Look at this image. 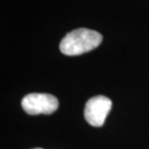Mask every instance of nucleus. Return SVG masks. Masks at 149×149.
I'll use <instances>...</instances> for the list:
<instances>
[{
	"instance_id": "f257e3e1",
	"label": "nucleus",
	"mask_w": 149,
	"mask_h": 149,
	"mask_svg": "<svg viewBox=\"0 0 149 149\" xmlns=\"http://www.w3.org/2000/svg\"><path fill=\"white\" fill-rule=\"evenodd\" d=\"M103 36L99 32L87 28H79L69 32L60 42V52L65 55L74 56L88 52L102 43Z\"/></svg>"
},
{
	"instance_id": "f03ea898",
	"label": "nucleus",
	"mask_w": 149,
	"mask_h": 149,
	"mask_svg": "<svg viewBox=\"0 0 149 149\" xmlns=\"http://www.w3.org/2000/svg\"><path fill=\"white\" fill-rule=\"evenodd\" d=\"M57 98L52 94L30 93L22 100V107L26 113L31 115L50 114L58 109Z\"/></svg>"
},
{
	"instance_id": "7ed1b4c3",
	"label": "nucleus",
	"mask_w": 149,
	"mask_h": 149,
	"mask_svg": "<svg viewBox=\"0 0 149 149\" xmlns=\"http://www.w3.org/2000/svg\"><path fill=\"white\" fill-rule=\"evenodd\" d=\"M112 102L108 97L98 95L87 101L84 109V118L94 127H101L111 109Z\"/></svg>"
},
{
	"instance_id": "20e7f679",
	"label": "nucleus",
	"mask_w": 149,
	"mask_h": 149,
	"mask_svg": "<svg viewBox=\"0 0 149 149\" xmlns=\"http://www.w3.org/2000/svg\"><path fill=\"white\" fill-rule=\"evenodd\" d=\"M33 149H43V148H33Z\"/></svg>"
}]
</instances>
